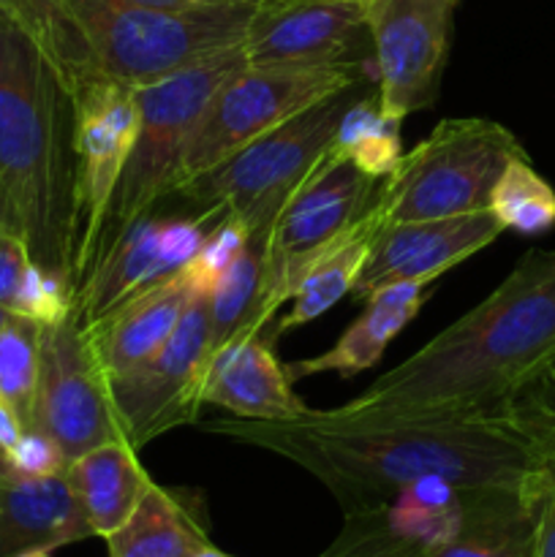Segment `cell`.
Segmentation results:
<instances>
[{
    "label": "cell",
    "instance_id": "obj_38",
    "mask_svg": "<svg viewBox=\"0 0 555 557\" xmlns=\"http://www.w3.org/2000/svg\"><path fill=\"white\" fill-rule=\"evenodd\" d=\"M229 3H243V5H254V9H264V5L281 3V0H229Z\"/></svg>",
    "mask_w": 555,
    "mask_h": 557
},
{
    "label": "cell",
    "instance_id": "obj_20",
    "mask_svg": "<svg viewBox=\"0 0 555 557\" xmlns=\"http://www.w3.org/2000/svg\"><path fill=\"white\" fill-rule=\"evenodd\" d=\"M188 302V286L183 277L172 275L82 324L103 375L112 379L152 357L177 330Z\"/></svg>",
    "mask_w": 555,
    "mask_h": 557
},
{
    "label": "cell",
    "instance_id": "obj_1",
    "mask_svg": "<svg viewBox=\"0 0 555 557\" xmlns=\"http://www.w3.org/2000/svg\"><path fill=\"white\" fill-rule=\"evenodd\" d=\"M210 435L272 451L319 479L346 515L375 509L422 479L462 490H531L547 476L542 441L515 411L346 419H212Z\"/></svg>",
    "mask_w": 555,
    "mask_h": 557
},
{
    "label": "cell",
    "instance_id": "obj_42",
    "mask_svg": "<svg viewBox=\"0 0 555 557\" xmlns=\"http://www.w3.org/2000/svg\"><path fill=\"white\" fill-rule=\"evenodd\" d=\"M281 3H283V0H281Z\"/></svg>",
    "mask_w": 555,
    "mask_h": 557
},
{
    "label": "cell",
    "instance_id": "obj_24",
    "mask_svg": "<svg viewBox=\"0 0 555 557\" xmlns=\"http://www.w3.org/2000/svg\"><path fill=\"white\" fill-rule=\"evenodd\" d=\"M65 479L92 536L118 531L150 490V473L125 438L96 446L65 466Z\"/></svg>",
    "mask_w": 555,
    "mask_h": 557
},
{
    "label": "cell",
    "instance_id": "obj_27",
    "mask_svg": "<svg viewBox=\"0 0 555 557\" xmlns=\"http://www.w3.org/2000/svg\"><path fill=\"white\" fill-rule=\"evenodd\" d=\"M332 158L348 161L368 177L381 180L400 161V120L386 117L379 109V87L362 92L343 114L330 145Z\"/></svg>",
    "mask_w": 555,
    "mask_h": 557
},
{
    "label": "cell",
    "instance_id": "obj_10",
    "mask_svg": "<svg viewBox=\"0 0 555 557\" xmlns=\"http://www.w3.org/2000/svg\"><path fill=\"white\" fill-rule=\"evenodd\" d=\"M30 430L52 438L65 462L125 438L114 417L107 375L92 357L76 310L63 321L41 326Z\"/></svg>",
    "mask_w": 555,
    "mask_h": 557
},
{
    "label": "cell",
    "instance_id": "obj_9",
    "mask_svg": "<svg viewBox=\"0 0 555 557\" xmlns=\"http://www.w3.org/2000/svg\"><path fill=\"white\" fill-rule=\"evenodd\" d=\"M71 96H74L76 207H79V245H76V288H79L82 277L101 248L109 210L139 134V103H136V87L103 76H82L71 82Z\"/></svg>",
    "mask_w": 555,
    "mask_h": 557
},
{
    "label": "cell",
    "instance_id": "obj_35",
    "mask_svg": "<svg viewBox=\"0 0 555 557\" xmlns=\"http://www.w3.org/2000/svg\"><path fill=\"white\" fill-rule=\"evenodd\" d=\"M22 433H25V424L16 417L14 408L9 406V400L0 395V449L5 451V457H9L11 449L20 444Z\"/></svg>",
    "mask_w": 555,
    "mask_h": 557
},
{
    "label": "cell",
    "instance_id": "obj_2",
    "mask_svg": "<svg viewBox=\"0 0 555 557\" xmlns=\"http://www.w3.org/2000/svg\"><path fill=\"white\" fill-rule=\"evenodd\" d=\"M555 359V250H531L477 308L386 370L335 417L509 411Z\"/></svg>",
    "mask_w": 555,
    "mask_h": 557
},
{
    "label": "cell",
    "instance_id": "obj_33",
    "mask_svg": "<svg viewBox=\"0 0 555 557\" xmlns=\"http://www.w3.org/2000/svg\"><path fill=\"white\" fill-rule=\"evenodd\" d=\"M533 557H555V466H550L533 504Z\"/></svg>",
    "mask_w": 555,
    "mask_h": 557
},
{
    "label": "cell",
    "instance_id": "obj_37",
    "mask_svg": "<svg viewBox=\"0 0 555 557\" xmlns=\"http://www.w3.org/2000/svg\"><path fill=\"white\" fill-rule=\"evenodd\" d=\"M190 557H232V555H226V553H223V549L212 547V544H210V547L199 549V553H196V555H190Z\"/></svg>",
    "mask_w": 555,
    "mask_h": 557
},
{
    "label": "cell",
    "instance_id": "obj_6",
    "mask_svg": "<svg viewBox=\"0 0 555 557\" xmlns=\"http://www.w3.org/2000/svg\"><path fill=\"white\" fill-rule=\"evenodd\" d=\"M245 65L243 44L161 76L150 85L136 87L139 103V134L120 177L103 237L150 215L158 201L174 196L180 183L185 150L210 107L212 96L229 76ZM101 239V243H107ZM101 250V248H98ZM98 256V253H96Z\"/></svg>",
    "mask_w": 555,
    "mask_h": 557
},
{
    "label": "cell",
    "instance_id": "obj_7",
    "mask_svg": "<svg viewBox=\"0 0 555 557\" xmlns=\"http://www.w3.org/2000/svg\"><path fill=\"white\" fill-rule=\"evenodd\" d=\"M365 63L343 65H248L229 76L212 96L180 169L177 190L210 172L267 131L297 117L324 98L368 82ZM174 190V194H177Z\"/></svg>",
    "mask_w": 555,
    "mask_h": 557
},
{
    "label": "cell",
    "instance_id": "obj_14",
    "mask_svg": "<svg viewBox=\"0 0 555 557\" xmlns=\"http://www.w3.org/2000/svg\"><path fill=\"white\" fill-rule=\"evenodd\" d=\"M215 212L196 218H139L101 245L76 288L74 310L82 324L112 310L123 299L177 275L215 223Z\"/></svg>",
    "mask_w": 555,
    "mask_h": 557
},
{
    "label": "cell",
    "instance_id": "obj_28",
    "mask_svg": "<svg viewBox=\"0 0 555 557\" xmlns=\"http://www.w3.org/2000/svg\"><path fill=\"white\" fill-rule=\"evenodd\" d=\"M488 210L501 226L522 237H539L555 228V190L528 156L511 158L490 190Z\"/></svg>",
    "mask_w": 555,
    "mask_h": 557
},
{
    "label": "cell",
    "instance_id": "obj_3",
    "mask_svg": "<svg viewBox=\"0 0 555 557\" xmlns=\"http://www.w3.org/2000/svg\"><path fill=\"white\" fill-rule=\"evenodd\" d=\"M0 196L33 261L76 292L74 96L41 41L0 9Z\"/></svg>",
    "mask_w": 555,
    "mask_h": 557
},
{
    "label": "cell",
    "instance_id": "obj_39",
    "mask_svg": "<svg viewBox=\"0 0 555 557\" xmlns=\"http://www.w3.org/2000/svg\"><path fill=\"white\" fill-rule=\"evenodd\" d=\"M9 476H14V471H11L9 457H5V451L0 449V479H9Z\"/></svg>",
    "mask_w": 555,
    "mask_h": 557
},
{
    "label": "cell",
    "instance_id": "obj_36",
    "mask_svg": "<svg viewBox=\"0 0 555 557\" xmlns=\"http://www.w3.org/2000/svg\"><path fill=\"white\" fill-rule=\"evenodd\" d=\"M123 3L145 5V9H158V11H190V9H201V5L218 3V0H123Z\"/></svg>",
    "mask_w": 555,
    "mask_h": 557
},
{
    "label": "cell",
    "instance_id": "obj_8",
    "mask_svg": "<svg viewBox=\"0 0 555 557\" xmlns=\"http://www.w3.org/2000/svg\"><path fill=\"white\" fill-rule=\"evenodd\" d=\"M362 92L365 82L305 109L229 156L215 169L185 183L177 196L199 212L248 215L259 201L292 194L305 174L326 156L343 114Z\"/></svg>",
    "mask_w": 555,
    "mask_h": 557
},
{
    "label": "cell",
    "instance_id": "obj_18",
    "mask_svg": "<svg viewBox=\"0 0 555 557\" xmlns=\"http://www.w3.org/2000/svg\"><path fill=\"white\" fill-rule=\"evenodd\" d=\"M201 403L239 419H294L308 411L261 335H239L207 364Z\"/></svg>",
    "mask_w": 555,
    "mask_h": 557
},
{
    "label": "cell",
    "instance_id": "obj_25",
    "mask_svg": "<svg viewBox=\"0 0 555 557\" xmlns=\"http://www.w3.org/2000/svg\"><path fill=\"white\" fill-rule=\"evenodd\" d=\"M381 226H384V218L370 205L368 212L357 223H351L335 243L326 245L310 261L308 270L303 272V281H299L297 292L292 297V310L283 319L275 321L272 337H281L286 332L310 324L321 313H326L343 294L351 292L365 261H368L370 248H373V239Z\"/></svg>",
    "mask_w": 555,
    "mask_h": 557
},
{
    "label": "cell",
    "instance_id": "obj_31",
    "mask_svg": "<svg viewBox=\"0 0 555 557\" xmlns=\"http://www.w3.org/2000/svg\"><path fill=\"white\" fill-rule=\"evenodd\" d=\"M30 267L33 253L27 248L25 234L0 196V305L9 308L11 313H14L16 294H20Z\"/></svg>",
    "mask_w": 555,
    "mask_h": 557
},
{
    "label": "cell",
    "instance_id": "obj_11",
    "mask_svg": "<svg viewBox=\"0 0 555 557\" xmlns=\"http://www.w3.org/2000/svg\"><path fill=\"white\" fill-rule=\"evenodd\" d=\"M207 346L210 297H190L177 330L152 357L107 379L114 417L134 449L199 419Z\"/></svg>",
    "mask_w": 555,
    "mask_h": 557
},
{
    "label": "cell",
    "instance_id": "obj_22",
    "mask_svg": "<svg viewBox=\"0 0 555 557\" xmlns=\"http://www.w3.org/2000/svg\"><path fill=\"white\" fill-rule=\"evenodd\" d=\"M430 283H395L379 288L368 297L365 313L337 337L330 351L310 359H297L286 368V375L294 381L310 379L321 373H337L341 379H354L365 373L384 357L386 346L417 319L428 299Z\"/></svg>",
    "mask_w": 555,
    "mask_h": 557
},
{
    "label": "cell",
    "instance_id": "obj_4",
    "mask_svg": "<svg viewBox=\"0 0 555 557\" xmlns=\"http://www.w3.org/2000/svg\"><path fill=\"white\" fill-rule=\"evenodd\" d=\"M254 5L218 3L158 11L123 0H49L44 47L65 74L141 87L223 49L239 47Z\"/></svg>",
    "mask_w": 555,
    "mask_h": 557
},
{
    "label": "cell",
    "instance_id": "obj_15",
    "mask_svg": "<svg viewBox=\"0 0 555 557\" xmlns=\"http://www.w3.org/2000/svg\"><path fill=\"white\" fill-rule=\"evenodd\" d=\"M373 49L365 0H283L256 9L243 54L248 65L368 63Z\"/></svg>",
    "mask_w": 555,
    "mask_h": 557
},
{
    "label": "cell",
    "instance_id": "obj_5",
    "mask_svg": "<svg viewBox=\"0 0 555 557\" xmlns=\"http://www.w3.org/2000/svg\"><path fill=\"white\" fill-rule=\"evenodd\" d=\"M520 156L526 150L501 123L484 117L441 120L428 139L403 152L395 169L379 180L373 207L384 223L488 210L495 180Z\"/></svg>",
    "mask_w": 555,
    "mask_h": 557
},
{
    "label": "cell",
    "instance_id": "obj_13",
    "mask_svg": "<svg viewBox=\"0 0 555 557\" xmlns=\"http://www.w3.org/2000/svg\"><path fill=\"white\" fill-rule=\"evenodd\" d=\"M457 0H365L379 109L406 120L433 107L441 90Z\"/></svg>",
    "mask_w": 555,
    "mask_h": 557
},
{
    "label": "cell",
    "instance_id": "obj_30",
    "mask_svg": "<svg viewBox=\"0 0 555 557\" xmlns=\"http://www.w3.org/2000/svg\"><path fill=\"white\" fill-rule=\"evenodd\" d=\"M245 237H248V221L243 215L223 212L221 218H215L196 253L177 272L188 286L190 297H210L215 292L221 277L226 275L229 264L243 248Z\"/></svg>",
    "mask_w": 555,
    "mask_h": 557
},
{
    "label": "cell",
    "instance_id": "obj_17",
    "mask_svg": "<svg viewBox=\"0 0 555 557\" xmlns=\"http://www.w3.org/2000/svg\"><path fill=\"white\" fill-rule=\"evenodd\" d=\"M504 232L506 228L490 210L384 223L351 292L359 299H368L379 288L395 283H433L446 270L493 245Z\"/></svg>",
    "mask_w": 555,
    "mask_h": 557
},
{
    "label": "cell",
    "instance_id": "obj_12",
    "mask_svg": "<svg viewBox=\"0 0 555 557\" xmlns=\"http://www.w3.org/2000/svg\"><path fill=\"white\" fill-rule=\"evenodd\" d=\"M375 188L379 180L362 174L348 161H337L330 152L305 174L281 207L272 232L270 281L261 308L264 324L294 297L310 261L368 212Z\"/></svg>",
    "mask_w": 555,
    "mask_h": 557
},
{
    "label": "cell",
    "instance_id": "obj_40",
    "mask_svg": "<svg viewBox=\"0 0 555 557\" xmlns=\"http://www.w3.org/2000/svg\"><path fill=\"white\" fill-rule=\"evenodd\" d=\"M14 315H16V313H11L9 308H3V305H0V330H3V326L9 324V321L14 319Z\"/></svg>",
    "mask_w": 555,
    "mask_h": 557
},
{
    "label": "cell",
    "instance_id": "obj_29",
    "mask_svg": "<svg viewBox=\"0 0 555 557\" xmlns=\"http://www.w3.org/2000/svg\"><path fill=\"white\" fill-rule=\"evenodd\" d=\"M41 326L25 315H14L0 330V395L9 400L25 430L33 428Z\"/></svg>",
    "mask_w": 555,
    "mask_h": 557
},
{
    "label": "cell",
    "instance_id": "obj_19",
    "mask_svg": "<svg viewBox=\"0 0 555 557\" xmlns=\"http://www.w3.org/2000/svg\"><path fill=\"white\" fill-rule=\"evenodd\" d=\"M292 194H278L259 201L248 215V237L243 248L229 264L226 275L210 294V346H207V364L212 362L223 346L239 335H261L264 319L261 308L267 299V281H270L272 232L281 215V207ZM207 373V370H205Z\"/></svg>",
    "mask_w": 555,
    "mask_h": 557
},
{
    "label": "cell",
    "instance_id": "obj_16",
    "mask_svg": "<svg viewBox=\"0 0 555 557\" xmlns=\"http://www.w3.org/2000/svg\"><path fill=\"white\" fill-rule=\"evenodd\" d=\"M477 490L422 479L375 509L346 515V528L319 557H424L455 536Z\"/></svg>",
    "mask_w": 555,
    "mask_h": 557
},
{
    "label": "cell",
    "instance_id": "obj_26",
    "mask_svg": "<svg viewBox=\"0 0 555 557\" xmlns=\"http://www.w3.org/2000/svg\"><path fill=\"white\" fill-rule=\"evenodd\" d=\"M542 482L531 490H479L460 531L424 557H533V504Z\"/></svg>",
    "mask_w": 555,
    "mask_h": 557
},
{
    "label": "cell",
    "instance_id": "obj_32",
    "mask_svg": "<svg viewBox=\"0 0 555 557\" xmlns=\"http://www.w3.org/2000/svg\"><path fill=\"white\" fill-rule=\"evenodd\" d=\"M9 466L14 476H54L65 471V457L52 438L38 430H25L20 444L11 449Z\"/></svg>",
    "mask_w": 555,
    "mask_h": 557
},
{
    "label": "cell",
    "instance_id": "obj_23",
    "mask_svg": "<svg viewBox=\"0 0 555 557\" xmlns=\"http://www.w3.org/2000/svg\"><path fill=\"white\" fill-rule=\"evenodd\" d=\"M103 542L109 557H190L212 544L199 495L156 482Z\"/></svg>",
    "mask_w": 555,
    "mask_h": 557
},
{
    "label": "cell",
    "instance_id": "obj_21",
    "mask_svg": "<svg viewBox=\"0 0 555 557\" xmlns=\"http://www.w3.org/2000/svg\"><path fill=\"white\" fill-rule=\"evenodd\" d=\"M92 539L63 473L0 479V557L69 547Z\"/></svg>",
    "mask_w": 555,
    "mask_h": 557
},
{
    "label": "cell",
    "instance_id": "obj_41",
    "mask_svg": "<svg viewBox=\"0 0 555 557\" xmlns=\"http://www.w3.org/2000/svg\"><path fill=\"white\" fill-rule=\"evenodd\" d=\"M54 553H49V549H36V553H25V555H20V557H52Z\"/></svg>",
    "mask_w": 555,
    "mask_h": 557
},
{
    "label": "cell",
    "instance_id": "obj_34",
    "mask_svg": "<svg viewBox=\"0 0 555 557\" xmlns=\"http://www.w3.org/2000/svg\"><path fill=\"white\" fill-rule=\"evenodd\" d=\"M0 9L14 14L44 44V14L38 9V0H0Z\"/></svg>",
    "mask_w": 555,
    "mask_h": 557
}]
</instances>
